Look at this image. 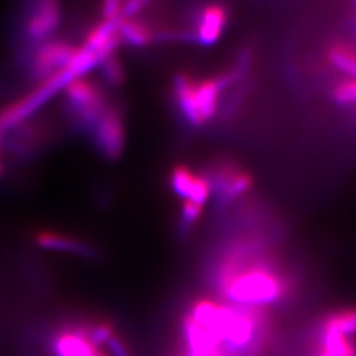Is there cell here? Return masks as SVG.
<instances>
[{"instance_id":"6da1fadb","label":"cell","mask_w":356,"mask_h":356,"mask_svg":"<svg viewBox=\"0 0 356 356\" xmlns=\"http://www.w3.org/2000/svg\"><path fill=\"white\" fill-rule=\"evenodd\" d=\"M216 292L231 305L260 307L286 301L296 281L260 239L234 243L214 272Z\"/></svg>"},{"instance_id":"7a4b0ae2","label":"cell","mask_w":356,"mask_h":356,"mask_svg":"<svg viewBox=\"0 0 356 356\" xmlns=\"http://www.w3.org/2000/svg\"><path fill=\"white\" fill-rule=\"evenodd\" d=\"M65 94V118L76 131L89 134L98 118L108 103V95L97 81L79 76L66 85Z\"/></svg>"},{"instance_id":"3957f363","label":"cell","mask_w":356,"mask_h":356,"mask_svg":"<svg viewBox=\"0 0 356 356\" xmlns=\"http://www.w3.org/2000/svg\"><path fill=\"white\" fill-rule=\"evenodd\" d=\"M63 20L61 0H24L19 20V57L53 38Z\"/></svg>"},{"instance_id":"277c9868","label":"cell","mask_w":356,"mask_h":356,"mask_svg":"<svg viewBox=\"0 0 356 356\" xmlns=\"http://www.w3.org/2000/svg\"><path fill=\"white\" fill-rule=\"evenodd\" d=\"M79 47L64 38H51L19 58L26 76L35 85L61 72L76 56Z\"/></svg>"},{"instance_id":"5b68a950","label":"cell","mask_w":356,"mask_h":356,"mask_svg":"<svg viewBox=\"0 0 356 356\" xmlns=\"http://www.w3.org/2000/svg\"><path fill=\"white\" fill-rule=\"evenodd\" d=\"M95 151L106 161H118L126 149L127 123L124 110L110 102L89 132Z\"/></svg>"},{"instance_id":"8992f818","label":"cell","mask_w":356,"mask_h":356,"mask_svg":"<svg viewBox=\"0 0 356 356\" xmlns=\"http://www.w3.org/2000/svg\"><path fill=\"white\" fill-rule=\"evenodd\" d=\"M204 176L211 186V194L216 195V202L219 206L235 202L254 186V176L239 163L220 159L207 166Z\"/></svg>"},{"instance_id":"52a82bcc","label":"cell","mask_w":356,"mask_h":356,"mask_svg":"<svg viewBox=\"0 0 356 356\" xmlns=\"http://www.w3.org/2000/svg\"><path fill=\"white\" fill-rule=\"evenodd\" d=\"M229 16V10L223 3H207L198 7L188 29L191 40L202 47L214 45L225 33Z\"/></svg>"},{"instance_id":"ba28073f","label":"cell","mask_w":356,"mask_h":356,"mask_svg":"<svg viewBox=\"0 0 356 356\" xmlns=\"http://www.w3.org/2000/svg\"><path fill=\"white\" fill-rule=\"evenodd\" d=\"M49 350L51 356H110L103 347L91 341L86 323L66 325L56 330Z\"/></svg>"},{"instance_id":"9c48e42d","label":"cell","mask_w":356,"mask_h":356,"mask_svg":"<svg viewBox=\"0 0 356 356\" xmlns=\"http://www.w3.org/2000/svg\"><path fill=\"white\" fill-rule=\"evenodd\" d=\"M169 186L182 201H191L201 206H204L211 195V186L204 172H194L185 164L172 168L169 173Z\"/></svg>"},{"instance_id":"30bf717a","label":"cell","mask_w":356,"mask_h":356,"mask_svg":"<svg viewBox=\"0 0 356 356\" xmlns=\"http://www.w3.org/2000/svg\"><path fill=\"white\" fill-rule=\"evenodd\" d=\"M33 241L38 247L47 251L76 254L85 259H97L99 256V251L94 244L58 231L40 229L35 234Z\"/></svg>"},{"instance_id":"8fae6325","label":"cell","mask_w":356,"mask_h":356,"mask_svg":"<svg viewBox=\"0 0 356 356\" xmlns=\"http://www.w3.org/2000/svg\"><path fill=\"white\" fill-rule=\"evenodd\" d=\"M197 78L188 73H178L172 81V97L179 116L191 127H202V120L195 101Z\"/></svg>"},{"instance_id":"7c38bea8","label":"cell","mask_w":356,"mask_h":356,"mask_svg":"<svg viewBox=\"0 0 356 356\" xmlns=\"http://www.w3.org/2000/svg\"><path fill=\"white\" fill-rule=\"evenodd\" d=\"M118 22L102 20L91 26L85 36L82 47L94 51L101 61L107 56L116 53L118 48L122 45V40L118 32Z\"/></svg>"},{"instance_id":"4fadbf2b","label":"cell","mask_w":356,"mask_h":356,"mask_svg":"<svg viewBox=\"0 0 356 356\" xmlns=\"http://www.w3.org/2000/svg\"><path fill=\"white\" fill-rule=\"evenodd\" d=\"M118 32L122 44L143 48L156 41V28L136 16L122 17L118 22Z\"/></svg>"},{"instance_id":"5bb4252c","label":"cell","mask_w":356,"mask_h":356,"mask_svg":"<svg viewBox=\"0 0 356 356\" xmlns=\"http://www.w3.org/2000/svg\"><path fill=\"white\" fill-rule=\"evenodd\" d=\"M316 332L339 334L344 337L354 335L356 332V307L339 309L327 313L319 319Z\"/></svg>"},{"instance_id":"9a60e30c","label":"cell","mask_w":356,"mask_h":356,"mask_svg":"<svg viewBox=\"0 0 356 356\" xmlns=\"http://www.w3.org/2000/svg\"><path fill=\"white\" fill-rule=\"evenodd\" d=\"M317 351L314 356H356V339L339 335L316 332Z\"/></svg>"},{"instance_id":"2e32d148","label":"cell","mask_w":356,"mask_h":356,"mask_svg":"<svg viewBox=\"0 0 356 356\" xmlns=\"http://www.w3.org/2000/svg\"><path fill=\"white\" fill-rule=\"evenodd\" d=\"M103 82L111 88V89H119L122 88L127 81V72L124 64L119 58V56L114 53L103 58L98 65Z\"/></svg>"},{"instance_id":"e0dca14e","label":"cell","mask_w":356,"mask_h":356,"mask_svg":"<svg viewBox=\"0 0 356 356\" xmlns=\"http://www.w3.org/2000/svg\"><path fill=\"white\" fill-rule=\"evenodd\" d=\"M326 57L335 69L347 76L356 78V51L344 44H332L326 51Z\"/></svg>"},{"instance_id":"ac0fdd59","label":"cell","mask_w":356,"mask_h":356,"mask_svg":"<svg viewBox=\"0 0 356 356\" xmlns=\"http://www.w3.org/2000/svg\"><path fill=\"white\" fill-rule=\"evenodd\" d=\"M204 213V206L194 204L191 201H182L179 220H178V234L181 236L191 235L193 227L197 225Z\"/></svg>"},{"instance_id":"d6986e66","label":"cell","mask_w":356,"mask_h":356,"mask_svg":"<svg viewBox=\"0 0 356 356\" xmlns=\"http://www.w3.org/2000/svg\"><path fill=\"white\" fill-rule=\"evenodd\" d=\"M332 99L338 106L356 104V81H342L332 89Z\"/></svg>"},{"instance_id":"ffe728a7","label":"cell","mask_w":356,"mask_h":356,"mask_svg":"<svg viewBox=\"0 0 356 356\" xmlns=\"http://www.w3.org/2000/svg\"><path fill=\"white\" fill-rule=\"evenodd\" d=\"M123 7H124V0H102V4H101L102 20L106 22L120 20Z\"/></svg>"},{"instance_id":"44dd1931","label":"cell","mask_w":356,"mask_h":356,"mask_svg":"<svg viewBox=\"0 0 356 356\" xmlns=\"http://www.w3.org/2000/svg\"><path fill=\"white\" fill-rule=\"evenodd\" d=\"M104 348H107V354L110 356H134L127 342L116 332L104 344Z\"/></svg>"},{"instance_id":"7402d4cb","label":"cell","mask_w":356,"mask_h":356,"mask_svg":"<svg viewBox=\"0 0 356 356\" xmlns=\"http://www.w3.org/2000/svg\"><path fill=\"white\" fill-rule=\"evenodd\" d=\"M351 1H353V3H354V4L356 6V0H351Z\"/></svg>"}]
</instances>
